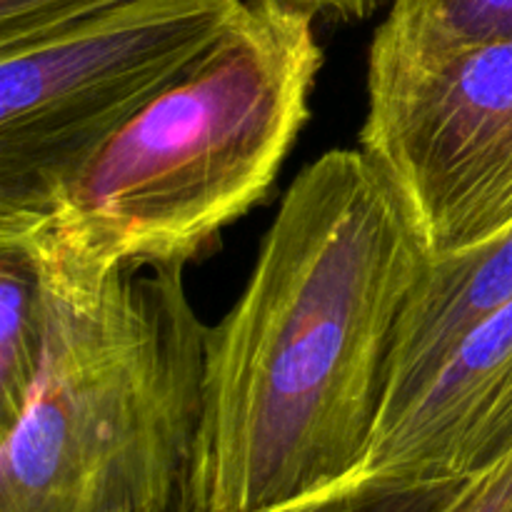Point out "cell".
Wrapping results in <instances>:
<instances>
[{
    "label": "cell",
    "instance_id": "1",
    "mask_svg": "<svg viewBox=\"0 0 512 512\" xmlns=\"http://www.w3.org/2000/svg\"><path fill=\"white\" fill-rule=\"evenodd\" d=\"M430 258L363 150H328L300 170L238 303L208 328L180 512L273 508L360 473Z\"/></svg>",
    "mask_w": 512,
    "mask_h": 512
},
{
    "label": "cell",
    "instance_id": "2",
    "mask_svg": "<svg viewBox=\"0 0 512 512\" xmlns=\"http://www.w3.org/2000/svg\"><path fill=\"white\" fill-rule=\"evenodd\" d=\"M318 15L245 0L213 48L100 145L35 215L0 218L45 283L90 293L120 270L188 265L273 188L310 120Z\"/></svg>",
    "mask_w": 512,
    "mask_h": 512
},
{
    "label": "cell",
    "instance_id": "3",
    "mask_svg": "<svg viewBox=\"0 0 512 512\" xmlns=\"http://www.w3.org/2000/svg\"><path fill=\"white\" fill-rule=\"evenodd\" d=\"M45 288L43 368L0 430V512H180L210 328L185 268L120 270L90 293Z\"/></svg>",
    "mask_w": 512,
    "mask_h": 512
},
{
    "label": "cell",
    "instance_id": "4",
    "mask_svg": "<svg viewBox=\"0 0 512 512\" xmlns=\"http://www.w3.org/2000/svg\"><path fill=\"white\" fill-rule=\"evenodd\" d=\"M245 0H135L0 50V218L65 180L183 78Z\"/></svg>",
    "mask_w": 512,
    "mask_h": 512
},
{
    "label": "cell",
    "instance_id": "5",
    "mask_svg": "<svg viewBox=\"0 0 512 512\" xmlns=\"http://www.w3.org/2000/svg\"><path fill=\"white\" fill-rule=\"evenodd\" d=\"M360 150L408 205L430 255L512 225V38L428 58L368 55Z\"/></svg>",
    "mask_w": 512,
    "mask_h": 512
},
{
    "label": "cell",
    "instance_id": "6",
    "mask_svg": "<svg viewBox=\"0 0 512 512\" xmlns=\"http://www.w3.org/2000/svg\"><path fill=\"white\" fill-rule=\"evenodd\" d=\"M512 450V300L475 325L375 433L360 473L465 480Z\"/></svg>",
    "mask_w": 512,
    "mask_h": 512
},
{
    "label": "cell",
    "instance_id": "7",
    "mask_svg": "<svg viewBox=\"0 0 512 512\" xmlns=\"http://www.w3.org/2000/svg\"><path fill=\"white\" fill-rule=\"evenodd\" d=\"M508 300L512 225L475 248L433 255L400 320L380 425L400 413L438 373L455 345Z\"/></svg>",
    "mask_w": 512,
    "mask_h": 512
},
{
    "label": "cell",
    "instance_id": "8",
    "mask_svg": "<svg viewBox=\"0 0 512 512\" xmlns=\"http://www.w3.org/2000/svg\"><path fill=\"white\" fill-rule=\"evenodd\" d=\"M43 273L20 240L0 235V430L23 410L48 348Z\"/></svg>",
    "mask_w": 512,
    "mask_h": 512
},
{
    "label": "cell",
    "instance_id": "9",
    "mask_svg": "<svg viewBox=\"0 0 512 512\" xmlns=\"http://www.w3.org/2000/svg\"><path fill=\"white\" fill-rule=\"evenodd\" d=\"M503 38H512V0H390L370 55L428 58Z\"/></svg>",
    "mask_w": 512,
    "mask_h": 512
},
{
    "label": "cell",
    "instance_id": "10",
    "mask_svg": "<svg viewBox=\"0 0 512 512\" xmlns=\"http://www.w3.org/2000/svg\"><path fill=\"white\" fill-rule=\"evenodd\" d=\"M465 480H410L358 473L290 503L253 512H443Z\"/></svg>",
    "mask_w": 512,
    "mask_h": 512
},
{
    "label": "cell",
    "instance_id": "11",
    "mask_svg": "<svg viewBox=\"0 0 512 512\" xmlns=\"http://www.w3.org/2000/svg\"><path fill=\"white\" fill-rule=\"evenodd\" d=\"M135 0H0V50L38 40L70 23Z\"/></svg>",
    "mask_w": 512,
    "mask_h": 512
},
{
    "label": "cell",
    "instance_id": "12",
    "mask_svg": "<svg viewBox=\"0 0 512 512\" xmlns=\"http://www.w3.org/2000/svg\"><path fill=\"white\" fill-rule=\"evenodd\" d=\"M443 512H512V450L470 475Z\"/></svg>",
    "mask_w": 512,
    "mask_h": 512
},
{
    "label": "cell",
    "instance_id": "13",
    "mask_svg": "<svg viewBox=\"0 0 512 512\" xmlns=\"http://www.w3.org/2000/svg\"><path fill=\"white\" fill-rule=\"evenodd\" d=\"M285 3L300 5L315 15H328L343 23H355V20H368L380 10L385 0H285Z\"/></svg>",
    "mask_w": 512,
    "mask_h": 512
}]
</instances>
